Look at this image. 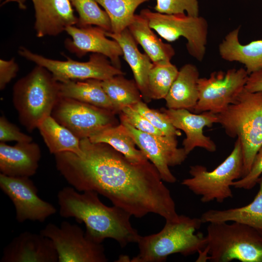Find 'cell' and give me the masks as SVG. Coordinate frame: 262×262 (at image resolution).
<instances>
[{"label": "cell", "mask_w": 262, "mask_h": 262, "mask_svg": "<svg viewBox=\"0 0 262 262\" xmlns=\"http://www.w3.org/2000/svg\"><path fill=\"white\" fill-rule=\"evenodd\" d=\"M80 155L55 154L61 175L80 192L94 191L131 216L155 213L165 220L179 215L169 190L149 161L133 162L109 145L80 140Z\"/></svg>", "instance_id": "1"}, {"label": "cell", "mask_w": 262, "mask_h": 262, "mask_svg": "<svg viewBox=\"0 0 262 262\" xmlns=\"http://www.w3.org/2000/svg\"><path fill=\"white\" fill-rule=\"evenodd\" d=\"M82 193L73 187L67 186L57 195L60 215L74 218L83 223L85 233L94 241L102 243L106 238L113 239L122 247L136 243L139 236L131 225V215L123 209L103 204L94 191Z\"/></svg>", "instance_id": "2"}, {"label": "cell", "mask_w": 262, "mask_h": 262, "mask_svg": "<svg viewBox=\"0 0 262 262\" xmlns=\"http://www.w3.org/2000/svg\"><path fill=\"white\" fill-rule=\"evenodd\" d=\"M215 115L227 134L240 142L244 177L262 145V91L252 92L244 88L233 103Z\"/></svg>", "instance_id": "3"}, {"label": "cell", "mask_w": 262, "mask_h": 262, "mask_svg": "<svg viewBox=\"0 0 262 262\" xmlns=\"http://www.w3.org/2000/svg\"><path fill=\"white\" fill-rule=\"evenodd\" d=\"M159 232L139 235L136 243L139 253L131 262H162L171 254L187 256L199 253L205 247L207 240L200 233L196 234L202 222L200 218L180 215L175 221L165 220Z\"/></svg>", "instance_id": "4"}, {"label": "cell", "mask_w": 262, "mask_h": 262, "mask_svg": "<svg viewBox=\"0 0 262 262\" xmlns=\"http://www.w3.org/2000/svg\"><path fill=\"white\" fill-rule=\"evenodd\" d=\"M209 224L207 244L196 262H262V235L256 230L237 222Z\"/></svg>", "instance_id": "5"}, {"label": "cell", "mask_w": 262, "mask_h": 262, "mask_svg": "<svg viewBox=\"0 0 262 262\" xmlns=\"http://www.w3.org/2000/svg\"><path fill=\"white\" fill-rule=\"evenodd\" d=\"M60 98L59 82L48 69L38 65L13 86L14 106L20 123L29 132L51 115Z\"/></svg>", "instance_id": "6"}, {"label": "cell", "mask_w": 262, "mask_h": 262, "mask_svg": "<svg viewBox=\"0 0 262 262\" xmlns=\"http://www.w3.org/2000/svg\"><path fill=\"white\" fill-rule=\"evenodd\" d=\"M189 173L191 177L184 179L181 183L200 196L202 202L215 200L222 203L232 197V183L243 176V157L240 141L236 139L230 154L213 170L209 171L204 166L195 165L190 167Z\"/></svg>", "instance_id": "7"}, {"label": "cell", "mask_w": 262, "mask_h": 262, "mask_svg": "<svg viewBox=\"0 0 262 262\" xmlns=\"http://www.w3.org/2000/svg\"><path fill=\"white\" fill-rule=\"evenodd\" d=\"M140 15L147 19L152 30L167 41L185 38L188 53L198 61L203 60L208 33V24L204 17L186 14H164L147 8L141 10Z\"/></svg>", "instance_id": "8"}, {"label": "cell", "mask_w": 262, "mask_h": 262, "mask_svg": "<svg viewBox=\"0 0 262 262\" xmlns=\"http://www.w3.org/2000/svg\"><path fill=\"white\" fill-rule=\"evenodd\" d=\"M19 54L27 60L48 69L60 82L69 81H84L90 79L104 81L125 73L115 66L105 56L92 53L87 62H79L66 56V60L51 59L32 52L21 47Z\"/></svg>", "instance_id": "9"}, {"label": "cell", "mask_w": 262, "mask_h": 262, "mask_svg": "<svg viewBox=\"0 0 262 262\" xmlns=\"http://www.w3.org/2000/svg\"><path fill=\"white\" fill-rule=\"evenodd\" d=\"M40 233L53 242L58 262H106L102 243H97L76 224L64 221L59 227L47 224Z\"/></svg>", "instance_id": "10"}, {"label": "cell", "mask_w": 262, "mask_h": 262, "mask_svg": "<svg viewBox=\"0 0 262 262\" xmlns=\"http://www.w3.org/2000/svg\"><path fill=\"white\" fill-rule=\"evenodd\" d=\"M248 76L245 68H240L214 71L209 78H199L198 100L193 111L196 114L221 112L235 101Z\"/></svg>", "instance_id": "11"}, {"label": "cell", "mask_w": 262, "mask_h": 262, "mask_svg": "<svg viewBox=\"0 0 262 262\" xmlns=\"http://www.w3.org/2000/svg\"><path fill=\"white\" fill-rule=\"evenodd\" d=\"M115 115L105 109L61 97L51 116L81 140L118 124Z\"/></svg>", "instance_id": "12"}, {"label": "cell", "mask_w": 262, "mask_h": 262, "mask_svg": "<svg viewBox=\"0 0 262 262\" xmlns=\"http://www.w3.org/2000/svg\"><path fill=\"white\" fill-rule=\"evenodd\" d=\"M120 121L139 149L155 166L162 180L167 183H175L177 179L170 171L169 167L181 164L188 155L183 147H178L176 137L145 133L124 120Z\"/></svg>", "instance_id": "13"}, {"label": "cell", "mask_w": 262, "mask_h": 262, "mask_svg": "<svg viewBox=\"0 0 262 262\" xmlns=\"http://www.w3.org/2000/svg\"><path fill=\"white\" fill-rule=\"evenodd\" d=\"M29 178L11 177L0 173V188L12 201L17 222H43L55 214L56 209L38 196L37 188Z\"/></svg>", "instance_id": "14"}, {"label": "cell", "mask_w": 262, "mask_h": 262, "mask_svg": "<svg viewBox=\"0 0 262 262\" xmlns=\"http://www.w3.org/2000/svg\"><path fill=\"white\" fill-rule=\"evenodd\" d=\"M65 32L71 37L65 41L66 48L71 53L79 58L89 52L101 54L106 56L115 66L121 68L122 49L115 40L107 37L106 31L103 29L93 26H71Z\"/></svg>", "instance_id": "15"}, {"label": "cell", "mask_w": 262, "mask_h": 262, "mask_svg": "<svg viewBox=\"0 0 262 262\" xmlns=\"http://www.w3.org/2000/svg\"><path fill=\"white\" fill-rule=\"evenodd\" d=\"M161 111L166 115L176 129L182 130L185 133L186 137L182 145L187 155L197 147L211 152L216 150L214 142L203 133L204 127L211 128L213 124L217 123L215 114L210 112L193 114L185 109L163 108Z\"/></svg>", "instance_id": "16"}, {"label": "cell", "mask_w": 262, "mask_h": 262, "mask_svg": "<svg viewBox=\"0 0 262 262\" xmlns=\"http://www.w3.org/2000/svg\"><path fill=\"white\" fill-rule=\"evenodd\" d=\"M1 262H58L52 241L40 233L24 231L4 248Z\"/></svg>", "instance_id": "17"}, {"label": "cell", "mask_w": 262, "mask_h": 262, "mask_svg": "<svg viewBox=\"0 0 262 262\" xmlns=\"http://www.w3.org/2000/svg\"><path fill=\"white\" fill-rule=\"evenodd\" d=\"M35 11L34 30L38 37L56 36L77 25L78 18L69 0H32Z\"/></svg>", "instance_id": "18"}, {"label": "cell", "mask_w": 262, "mask_h": 262, "mask_svg": "<svg viewBox=\"0 0 262 262\" xmlns=\"http://www.w3.org/2000/svg\"><path fill=\"white\" fill-rule=\"evenodd\" d=\"M41 157V149L35 142H20L11 146L0 142V173L11 177H30L36 173Z\"/></svg>", "instance_id": "19"}, {"label": "cell", "mask_w": 262, "mask_h": 262, "mask_svg": "<svg viewBox=\"0 0 262 262\" xmlns=\"http://www.w3.org/2000/svg\"><path fill=\"white\" fill-rule=\"evenodd\" d=\"M107 37L115 40L120 45L123 58L131 67L143 100L149 102L151 99L148 89V77L153 63L146 53H141L137 44L128 28L119 33L106 32Z\"/></svg>", "instance_id": "20"}, {"label": "cell", "mask_w": 262, "mask_h": 262, "mask_svg": "<svg viewBox=\"0 0 262 262\" xmlns=\"http://www.w3.org/2000/svg\"><path fill=\"white\" fill-rule=\"evenodd\" d=\"M240 29L238 27L225 36L219 45V53L226 61L243 64L249 75L262 69V40L242 44L238 37Z\"/></svg>", "instance_id": "21"}, {"label": "cell", "mask_w": 262, "mask_h": 262, "mask_svg": "<svg viewBox=\"0 0 262 262\" xmlns=\"http://www.w3.org/2000/svg\"><path fill=\"white\" fill-rule=\"evenodd\" d=\"M199 73L192 64L184 65L165 98L168 109H185L193 111L198 98V81Z\"/></svg>", "instance_id": "22"}, {"label": "cell", "mask_w": 262, "mask_h": 262, "mask_svg": "<svg viewBox=\"0 0 262 262\" xmlns=\"http://www.w3.org/2000/svg\"><path fill=\"white\" fill-rule=\"evenodd\" d=\"M259 191L248 204L225 210H209L200 218L202 223L237 222L247 225L262 235V175L258 181Z\"/></svg>", "instance_id": "23"}, {"label": "cell", "mask_w": 262, "mask_h": 262, "mask_svg": "<svg viewBox=\"0 0 262 262\" xmlns=\"http://www.w3.org/2000/svg\"><path fill=\"white\" fill-rule=\"evenodd\" d=\"M127 28L153 63L171 61L174 56V48L159 38L150 27L147 19L140 14L135 15Z\"/></svg>", "instance_id": "24"}, {"label": "cell", "mask_w": 262, "mask_h": 262, "mask_svg": "<svg viewBox=\"0 0 262 262\" xmlns=\"http://www.w3.org/2000/svg\"><path fill=\"white\" fill-rule=\"evenodd\" d=\"M101 81L90 79L59 82L60 96L105 109L116 114L111 101L102 86Z\"/></svg>", "instance_id": "25"}, {"label": "cell", "mask_w": 262, "mask_h": 262, "mask_svg": "<svg viewBox=\"0 0 262 262\" xmlns=\"http://www.w3.org/2000/svg\"><path fill=\"white\" fill-rule=\"evenodd\" d=\"M37 129L50 153L54 155L65 152L77 155L82 153L80 139L51 115L44 118Z\"/></svg>", "instance_id": "26"}, {"label": "cell", "mask_w": 262, "mask_h": 262, "mask_svg": "<svg viewBox=\"0 0 262 262\" xmlns=\"http://www.w3.org/2000/svg\"><path fill=\"white\" fill-rule=\"evenodd\" d=\"M94 143H104L133 162L148 160L136 145L125 127L121 123L108 127L89 138Z\"/></svg>", "instance_id": "27"}, {"label": "cell", "mask_w": 262, "mask_h": 262, "mask_svg": "<svg viewBox=\"0 0 262 262\" xmlns=\"http://www.w3.org/2000/svg\"><path fill=\"white\" fill-rule=\"evenodd\" d=\"M102 86L111 101L116 114H119L126 106H131L143 101L134 80H129L124 75L115 76L101 81Z\"/></svg>", "instance_id": "28"}, {"label": "cell", "mask_w": 262, "mask_h": 262, "mask_svg": "<svg viewBox=\"0 0 262 262\" xmlns=\"http://www.w3.org/2000/svg\"><path fill=\"white\" fill-rule=\"evenodd\" d=\"M108 14L111 23V32L119 33L133 20L135 11L141 4L151 0H95Z\"/></svg>", "instance_id": "29"}, {"label": "cell", "mask_w": 262, "mask_h": 262, "mask_svg": "<svg viewBox=\"0 0 262 262\" xmlns=\"http://www.w3.org/2000/svg\"><path fill=\"white\" fill-rule=\"evenodd\" d=\"M178 72V69L171 61L153 63L148 77V89L151 99H164Z\"/></svg>", "instance_id": "30"}, {"label": "cell", "mask_w": 262, "mask_h": 262, "mask_svg": "<svg viewBox=\"0 0 262 262\" xmlns=\"http://www.w3.org/2000/svg\"><path fill=\"white\" fill-rule=\"evenodd\" d=\"M69 0L79 15L77 26L95 25L106 32H111V23L108 14L95 0Z\"/></svg>", "instance_id": "31"}, {"label": "cell", "mask_w": 262, "mask_h": 262, "mask_svg": "<svg viewBox=\"0 0 262 262\" xmlns=\"http://www.w3.org/2000/svg\"><path fill=\"white\" fill-rule=\"evenodd\" d=\"M131 107L147 118L149 122L163 134L167 136H179L181 134L170 122L166 115L162 111L149 108L143 101Z\"/></svg>", "instance_id": "32"}, {"label": "cell", "mask_w": 262, "mask_h": 262, "mask_svg": "<svg viewBox=\"0 0 262 262\" xmlns=\"http://www.w3.org/2000/svg\"><path fill=\"white\" fill-rule=\"evenodd\" d=\"M154 6L156 12L168 15L187 14L189 16H199L198 0H156Z\"/></svg>", "instance_id": "33"}, {"label": "cell", "mask_w": 262, "mask_h": 262, "mask_svg": "<svg viewBox=\"0 0 262 262\" xmlns=\"http://www.w3.org/2000/svg\"><path fill=\"white\" fill-rule=\"evenodd\" d=\"M119 114L120 120L127 122L141 131L154 135H164L147 118L131 106L124 107Z\"/></svg>", "instance_id": "34"}, {"label": "cell", "mask_w": 262, "mask_h": 262, "mask_svg": "<svg viewBox=\"0 0 262 262\" xmlns=\"http://www.w3.org/2000/svg\"><path fill=\"white\" fill-rule=\"evenodd\" d=\"M262 175V145L259 149L248 173L245 177L233 182L235 188L250 190L258 183Z\"/></svg>", "instance_id": "35"}, {"label": "cell", "mask_w": 262, "mask_h": 262, "mask_svg": "<svg viewBox=\"0 0 262 262\" xmlns=\"http://www.w3.org/2000/svg\"><path fill=\"white\" fill-rule=\"evenodd\" d=\"M14 141L17 143L31 142L33 138L20 131L14 124L10 122L3 115L0 117V141L5 142Z\"/></svg>", "instance_id": "36"}, {"label": "cell", "mask_w": 262, "mask_h": 262, "mask_svg": "<svg viewBox=\"0 0 262 262\" xmlns=\"http://www.w3.org/2000/svg\"><path fill=\"white\" fill-rule=\"evenodd\" d=\"M19 70L14 58L9 60L0 59V89H4L6 85L14 78Z\"/></svg>", "instance_id": "37"}, {"label": "cell", "mask_w": 262, "mask_h": 262, "mask_svg": "<svg viewBox=\"0 0 262 262\" xmlns=\"http://www.w3.org/2000/svg\"><path fill=\"white\" fill-rule=\"evenodd\" d=\"M245 88L252 92L262 91V69L249 75Z\"/></svg>", "instance_id": "38"}, {"label": "cell", "mask_w": 262, "mask_h": 262, "mask_svg": "<svg viewBox=\"0 0 262 262\" xmlns=\"http://www.w3.org/2000/svg\"><path fill=\"white\" fill-rule=\"evenodd\" d=\"M3 1V3L5 4L9 2H16L20 9L25 10L26 9V2L27 0H0Z\"/></svg>", "instance_id": "39"}]
</instances>
